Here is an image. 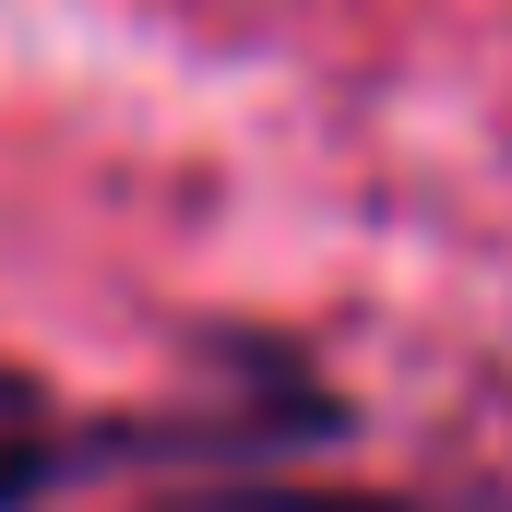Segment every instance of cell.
Here are the masks:
<instances>
[{
  "mask_svg": "<svg viewBox=\"0 0 512 512\" xmlns=\"http://www.w3.org/2000/svg\"><path fill=\"white\" fill-rule=\"evenodd\" d=\"M131 512H453V501L370 489V477H298V465H191V477H155Z\"/></svg>",
  "mask_w": 512,
  "mask_h": 512,
  "instance_id": "7a4b0ae2",
  "label": "cell"
},
{
  "mask_svg": "<svg viewBox=\"0 0 512 512\" xmlns=\"http://www.w3.org/2000/svg\"><path fill=\"white\" fill-rule=\"evenodd\" d=\"M358 405L322 370L262 358L227 405H72L36 358L0 346V512H48L96 477H191V465H298L334 453Z\"/></svg>",
  "mask_w": 512,
  "mask_h": 512,
  "instance_id": "6da1fadb",
  "label": "cell"
}]
</instances>
